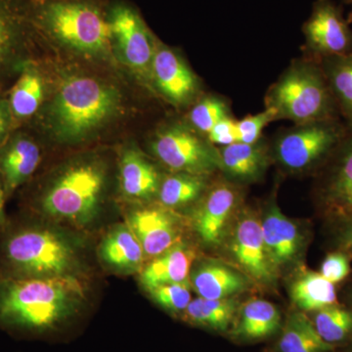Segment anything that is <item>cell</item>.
<instances>
[{"label": "cell", "instance_id": "6da1fadb", "mask_svg": "<svg viewBox=\"0 0 352 352\" xmlns=\"http://www.w3.org/2000/svg\"><path fill=\"white\" fill-rule=\"evenodd\" d=\"M85 296L82 283L69 274L19 280L0 294V320L45 330L73 314Z\"/></svg>", "mask_w": 352, "mask_h": 352}, {"label": "cell", "instance_id": "7a4b0ae2", "mask_svg": "<svg viewBox=\"0 0 352 352\" xmlns=\"http://www.w3.org/2000/svg\"><path fill=\"white\" fill-rule=\"evenodd\" d=\"M265 106L276 112L277 120L296 124L337 119V104L321 65L308 60L289 66L268 90Z\"/></svg>", "mask_w": 352, "mask_h": 352}, {"label": "cell", "instance_id": "3957f363", "mask_svg": "<svg viewBox=\"0 0 352 352\" xmlns=\"http://www.w3.org/2000/svg\"><path fill=\"white\" fill-rule=\"evenodd\" d=\"M117 94L112 88L87 76L69 78L55 100V124L67 138H82L112 115Z\"/></svg>", "mask_w": 352, "mask_h": 352}, {"label": "cell", "instance_id": "277c9868", "mask_svg": "<svg viewBox=\"0 0 352 352\" xmlns=\"http://www.w3.org/2000/svg\"><path fill=\"white\" fill-rule=\"evenodd\" d=\"M39 20L60 41L83 52H101L112 39L110 23L98 6L85 1L44 2Z\"/></svg>", "mask_w": 352, "mask_h": 352}, {"label": "cell", "instance_id": "5b68a950", "mask_svg": "<svg viewBox=\"0 0 352 352\" xmlns=\"http://www.w3.org/2000/svg\"><path fill=\"white\" fill-rule=\"evenodd\" d=\"M346 129L338 119L296 124L275 139L273 157L292 173L311 170L332 156Z\"/></svg>", "mask_w": 352, "mask_h": 352}, {"label": "cell", "instance_id": "8992f818", "mask_svg": "<svg viewBox=\"0 0 352 352\" xmlns=\"http://www.w3.org/2000/svg\"><path fill=\"white\" fill-rule=\"evenodd\" d=\"M104 173L95 164H80L67 170L44 197V210L51 217L87 223L100 200Z\"/></svg>", "mask_w": 352, "mask_h": 352}, {"label": "cell", "instance_id": "52a82bcc", "mask_svg": "<svg viewBox=\"0 0 352 352\" xmlns=\"http://www.w3.org/2000/svg\"><path fill=\"white\" fill-rule=\"evenodd\" d=\"M7 252L15 265L36 277L69 274L75 261L71 245L48 230L18 234L9 242Z\"/></svg>", "mask_w": 352, "mask_h": 352}, {"label": "cell", "instance_id": "ba28073f", "mask_svg": "<svg viewBox=\"0 0 352 352\" xmlns=\"http://www.w3.org/2000/svg\"><path fill=\"white\" fill-rule=\"evenodd\" d=\"M152 150L164 166L175 173L207 176L219 170L217 149L185 127L162 129L153 140Z\"/></svg>", "mask_w": 352, "mask_h": 352}, {"label": "cell", "instance_id": "9c48e42d", "mask_svg": "<svg viewBox=\"0 0 352 352\" xmlns=\"http://www.w3.org/2000/svg\"><path fill=\"white\" fill-rule=\"evenodd\" d=\"M229 252L248 276L263 285L276 280L278 271L264 244L261 219L247 212L241 215L231 232Z\"/></svg>", "mask_w": 352, "mask_h": 352}, {"label": "cell", "instance_id": "30bf717a", "mask_svg": "<svg viewBox=\"0 0 352 352\" xmlns=\"http://www.w3.org/2000/svg\"><path fill=\"white\" fill-rule=\"evenodd\" d=\"M112 38L115 39L122 59L131 68L151 75L154 43L139 14L131 7L117 4L109 14Z\"/></svg>", "mask_w": 352, "mask_h": 352}, {"label": "cell", "instance_id": "8fae6325", "mask_svg": "<svg viewBox=\"0 0 352 352\" xmlns=\"http://www.w3.org/2000/svg\"><path fill=\"white\" fill-rule=\"evenodd\" d=\"M303 34L308 50L320 59L351 52V30L331 0H317Z\"/></svg>", "mask_w": 352, "mask_h": 352}, {"label": "cell", "instance_id": "7c38bea8", "mask_svg": "<svg viewBox=\"0 0 352 352\" xmlns=\"http://www.w3.org/2000/svg\"><path fill=\"white\" fill-rule=\"evenodd\" d=\"M332 156L335 160L321 191L322 205L329 217L344 222L352 219V124Z\"/></svg>", "mask_w": 352, "mask_h": 352}, {"label": "cell", "instance_id": "4fadbf2b", "mask_svg": "<svg viewBox=\"0 0 352 352\" xmlns=\"http://www.w3.org/2000/svg\"><path fill=\"white\" fill-rule=\"evenodd\" d=\"M238 203L239 193L231 183L219 182L208 190L194 217L196 232L206 245L223 242Z\"/></svg>", "mask_w": 352, "mask_h": 352}, {"label": "cell", "instance_id": "5bb4252c", "mask_svg": "<svg viewBox=\"0 0 352 352\" xmlns=\"http://www.w3.org/2000/svg\"><path fill=\"white\" fill-rule=\"evenodd\" d=\"M151 76L159 91L176 106H183L198 94V78L182 58L166 46L156 48Z\"/></svg>", "mask_w": 352, "mask_h": 352}, {"label": "cell", "instance_id": "9a60e30c", "mask_svg": "<svg viewBox=\"0 0 352 352\" xmlns=\"http://www.w3.org/2000/svg\"><path fill=\"white\" fill-rule=\"evenodd\" d=\"M264 244L277 271L293 263L302 252L303 236L293 220L281 212L275 201L261 219Z\"/></svg>", "mask_w": 352, "mask_h": 352}, {"label": "cell", "instance_id": "2e32d148", "mask_svg": "<svg viewBox=\"0 0 352 352\" xmlns=\"http://www.w3.org/2000/svg\"><path fill=\"white\" fill-rule=\"evenodd\" d=\"M129 227L142 245L145 256H156L170 250L179 238L177 223L160 208H144L131 215Z\"/></svg>", "mask_w": 352, "mask_h": 352}, {"label": "cell", "instance_id": "e0dca14e", "mask_svg": "<svg viewBox=\"0 0 352 352\" xmlns=\"http://www.w3.org/2000/svg\"><path fill=\"white\" fill-rule=\"evenodd\" d=\"M281 314L276 305L267 300L252 298L240 305L229 333L241 342L268 339L282 328Z\"/></svg>", "mask_w": 352, "mask_h": 352}, {"label": "cell", "instance_id": "ac0fdd59", "mask_svg": "<svg viewBox=\"0 0 352 352\" xmlns=\"http://www.w3.org/2000/svg\"><path fill=\"white\" fill-rule=\"evenodd\" d=\"M219 170L237 182H256L270 164V152L263 140L254 144L236 142L217 149Z\"/></svg>", "mask_w": 352, "mask_h": 352}, {"label": "cell", "instance_id": "d6986e66", "mask_svg": "<svg viewBox=\"0 0 352 352\" xmlns=\"http://www.w3.org/2000/svg\"><path fill=\"white\" fill-rule=\"evenodd\" d=\"M249 282L239 271L217 261L201 263L191 276L192 287L196 293L207 300L235 298L247 291Z\"/></svg>", "mask_w": 352, "mask_h": 352}, {"label": "cell", "instance_id": "ffe728a7", "mask_svg": "<svg viewBox=\"0 0 352 352\" xmlns=\"http://www.w3.org/2000/svg\"><path fill=\"white\" fill-rule=\"evenodd\" d=\"M41 162L38 146L28 136L9 139L0 154V171L6 192H13L36 171Z\"/></svg>", "mask_w": 352, "mask_h": 352}, {"label": "cell", "instance_id": "44dd1931", "mask_svg": "<svg viewBox=\"0 0 352 352\" xmlns=\"http://www.w3.org/2000/svg\"><path fill=\"white\" fill-rule=\"evenodd\" d=\"M194 258L193 252L188 248L173 245L145 266L140 275L141 284L149 291L162 285L189 281Z\"/></svg>", "mask_w": 352, "mask_h": 352}, {"label": "cell", "instance_id": "7402d4cb", "mask_svg": "<svg viewBox=\"0 0 352 352\" xmlns=\"http://www.w3.org/2000/svg\"><path fill=\"white\" fill-rule=\"evenodd\" d=\"M159 171L136 151L124 153L120 162V186L124 195L135 200H149L161 186Z\"/></svg>", "mask_w": 352, "mask_h": 352}, {"label": "cell", "instance_id": "603a6c76", "mask_svg": "<svg viewBox=\"0 0 352 352\" xmlns=\"http://www.w3.org/2000/svg\"><path fill=\"white\" fill-rule=\"evenodd\" d=\"M289 296L296 308L307 314L338 305L335 285L315 271L300 272L292 282Z\"/></svg>", "mask_w": 352, "mask_h": 352}, {"label": "cell", "instance_id": "cb8c5ba5", "mask_svg": "<svg viewBox=\"0 0 352 352\" xmlns=\"http://www.w3.org/2000/svg\"><path fill=\"white\" fill-rule=\"evenodd\" d=\"M239 307V302L234 298L207 300L199 296L191 300L182 315L185 321L197 327L228 333Z\"/></svg>", "mask_w": 352, "mask_h": 352}, {"label": "cell", "instance_id": "d4e9b609", "mask_svg": "<svg viewBox=\"0 0 352 352\" xmlns=\"http://www.w3.org/2000/svg\"><path fill=\"white\" fill-rule=\"evenodd\" d=\"M277 352H333L335 346L324 342L305 312H292L282 325Z\"/></svg>", "mask_w": 352, "mask_h": 352}, {"label": "cell", "instance_id": "484cf974", "mask_svg": "<svg viewBox=\"0 0 352 352\" xmlns=\"http://www.w3.org/2000/svg\"><path fill=\"white\" fill-rule=\"evenodd\" d=\"M100 254L108 265L122 271L138 270L145 256L138 237L127 226L118 227L108 234L102 242Z\"/></svg>", "mask_w": 352, "mask_h": 352}, {"label": "cell", "instance_id": "4316f807", "mask_svg": "<svg viewBox=\"0 0 352 352\" xmlns=\"http://www.w3.org/2000/svg\"><path fill=\"white\" fill-rule=\"evenodd\" d=\"M44 82L36 67H24L11 90L8 103L13 120L30 119L38 112L43 101Z\"/></svg>", "mask_w": 352, "mask_h": 352}, {"label": "cell", "instance_id": "83f0119b", "mask_svg": "<svg viewBox=\"0 0 352 352\" xmlns=\"http://www.w3.org/2000/svg\"><path fill=\"white\" fill-rule=\"evenodd\" d=\"M320 60L338 110L352 124V52Z\"/></svg>", "mask_w": 352, "mask_h": 352}, {"label": "cell", "instance_id": "f1b7e54d", "mask_svg": "<svg viewBox=\"0 0 352 352\" xmlns=\"http://www.w3.org/2000/svg\"><path fill=\"white\" fill-rule=\"evenodd\" d=\"M206 188V176L176 173L162 182L157 196L164 207L178 208L198 200Z\"/></svg>", "mask_w": 352, "mask_h": 352}, {"label": "cell", "instance_id": "f546056e", "mask_svg": "<svg viewBox=\"0 0 352 352\" xmlns=\"http://www.w3.org/2000/svg\"><path fill=\"white\" fill-rule=\"evenodd\" d=\"M321 339L336 346L352 339V310L331 305L308 314Z\"/></svg>", "mask_w": 352, "mask_h": 352}, {"label": "cell", "instance_id": "4dcf8cb0", "mask_svg": "<svg viewBox=\"0 0 352 352\" xmlns=\"http://www.w3.org/2000/svg\"><path fill=\"white\" fill-rule=\"evenodd\" d=\"M25 15L18 0H0V71L9 63L19 43Z\"/></svg>", "mask_w": 352, "mask_h": 352}, {"label": "cell", "instance_id": "1f68e13d", "mask_svg": "<svg viewBox=\"0 0 352 352\" xmlns=\"http://www.w3.org/2000/svg\"><path fill=\"white\" fill-rule=\"evenodd\" d=\"M230 115L226 101L220 97L208 96L191 109L189 120L195 131L207 136L220 120Z\"/></svg>", "mask_w": 352, "mask_h": 352}, {"label": "cell", "instance_id": "d6a6232c", "mask_svg": "<svg viewBox=\"0 0 352 352\" xmlns=\"http://www.w3.org/2000/svg\"><path fill=\"white\" fill-rule=\"evenodd\" d=\"M191 286L189 281L162 285L149 289L154 302L171 314H183L191 302Z\"/></svg>", "mask_w": 352, "mask_h": 352}, {"label": "cell", "instance_id": "836d02e7", "mask_svg": "<svg viewBox=\"0 0 352 352\" xmlns=\"http://www.w3.org/2000/svg\"><path fill=\"white\" fill-rule=\"evenodd\" d=\"M277 120V113L273 109L265 108L263 112L248 116L237 122L238 142L254 144L261 140L264 127Z\"/></svg>", "mask_w": 352, "mask_h": 352}, {"label": "cell", "instance_id": "e575fe53", "mask_svg": "<svg viewBox=\"0 0 352 352\" xmlns=\"http://www.w3.org/2000/svg\"><path fill=\"white\" fill-rule=\"evenodd\" d=\"M319 273L333 285L344 281L351 273L349 256L344 252H330L324 258Z\"/></svg>", "mask_w": 352, "mask_h": 352}, {"label": "cell", "instance_id": "d590c367", "mask_svg": "<svg viewBox=\"0 0 352 352\" xmlns=\"http://www.w3.org/2000/svg\"><path fill=\"white\" fill-rule=\"evenodd\" d=\"M208 142L220 147L238 142L237 122L230 116L220 120L208 134Z\"/></svg>", "mask_w": 352, "mask_h": 352}, {"label": "cell", "instance_id": "8d00e7d4", "mask_svg": "<svg viewBox=\"0 0 352 352\" xmlns=\"http://www.w3.org/2000/svg\"><path fill=\"white\" fill-rule=\"evenodd\" d=\"M13 124L12 113L9 107L8 100L0 97V146L8 136L11 126Z\"/></svg>", "mask_w": 352, "mask_h": 352}, {"label": "cell", "instance_id": "74e56055", "mask_svg": "<svg viewBox=\"0 0 352 352\" xmlns=\"http://www.w3.org/2000/svg\"><path fill=\"white\" fill-rule=\"evenodd\" d=\"M344 222V228L340 233L339 242L342 252H346L349 256H352V219Z\"/></svg>", "mask_w": 352, "mask_h": 352}, {"label": "cell", "instance_id": "f35d334b", "mask_svg": "<svg viewBox=\"0 0 352 352\" xmlns=\"http://www.w3.org/2000/svg\"><path fill=\"white\" fill-rule=\"evenodd\" d=\"M4 196H6V189L3 184L0 182V223L4 220Z\"/></svg>", "mask_w": 352, "mask_h": 352}, {"label": "cell", "instance_id": "ab89813d", "mask_svg": "<svg viewBox=\"0 0 352 352\" xmlns=\"http://www.w3.org/2000/svg\"><path fill=\"white\" fill-rule=\"evenodd\" d=\"M34 1L38 2L39 4H43L44 2L51 1V0H34Z\"/></svg>", "mask_w": 352, "mask_h": 352}, {"label": "cell", "instance_id": "60d3db41", "mask_svg": "<svg viewBox=\"0 0 352 352\" xmlns=\"http://www.w3.org/2000/svg\"><path fill=\"white\" fill-rule=\"evenodd\" d=\"M349 2H351V8H352V0H349ZM351 18H352V11H351Z\"/></svg>", "mask_w": 352, "mask_h": 352}, {"label": "cell", "instance_id": "b9f144b4", "mask_svg": "<svg viewBox=\"0 0 352 352\" xmlns=\"http://www.w3.org/2000/svg\"><path fill=\"white\" fill-rule=\"evenodd\" d=\"M351 303H352V292H351Z\"/></svg>", "mask_w": 352, "mask_h": 352}, {"label": "cell", "instance_id": "7bdbcfd3", "mask_svg": "<svg viewBox=\"0 0 352 352\" xmlns=\"http://www.w3.org/2000/svg\"><path fill=\"white\" fill-rule=\"evenodd\" d=\"M351 352H352V346H351Z\"/></svg>", "mask_w": 352, "mask_h": 352}]
</instances>
